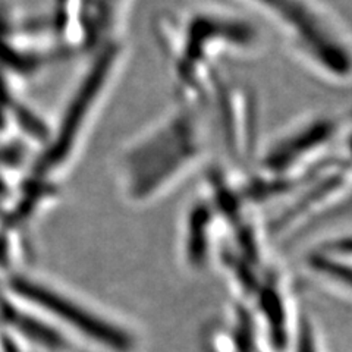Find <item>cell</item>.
I'll list each match as a JSON object with an SVG mask.
<instances>
[{"mask_svg":"<svg viewBox=\"0 0 352 352\" xmlns=\"http://www.w3.org/2000/svg\"><path fill=\"white\" fill-rule=\"evenodd\" d=\"M15 288L21 295H24L25 298L40 304L50 313L59 316L62 320L68 322L78 330H81L87 336L97 339L98 342L115 349L129 348L131 342L124 332H120L116 327L102 322L100 318L87 313L82 308H78L68 300L62 298V296L54 295V292L44 289L41 286L28 283L25 280H19L15 285Z\"/></svg>","mask_w":352,"mask_h":352,"instance_id":"277c9868","label":"cell"},{"mask_svg":"<svg viewBox=\"0 0 352 352\" xmlns=\"http://www.w3.org/2000/svg\"><path fill=\"white\" fill-rule=\"evenodd\" d=\"M106 47L88 68L80 87L71 98L59 125L58 135L38 164L40 172L58 170L68 163L88 125L91 124L97 109L100 107L120 60V47L116 43H110Z\"/></svg>","mask_w":352,"mask_h":352,"instance_id":"3957f363","label":"cell"},{"mask_svg":"<svg viewBox=\"0 0 352 352\" xmlns=\"http://www.w3.org/2000/svg\"><path fill=\"white\" fill-rule=\"evenodd\" d=\"M267 14L316 69L335 80L349 76V49L342 31L314 0H248Z\"/></svg>","mask_w":352,"mask_h":352,"instance_id":"7a4b0ae2","label":"cell"},{"mask_svg":"<svg viewBox=\"0 0 352 352\" xmlns=\"http://www.w3.org/2000/svg\"><path fill=\"white\" fill-rule=\"evenodd\" d=\"M300 352H316L311 335H310V332H308V330H304V332H302L301 344H300Z\"/></svg>","mask_w":352,"mask_h":352,"instance_id":"5b68a950","label":"cell"},{"mask_svg":"<svg viewBox=\"0 0 352 352\" xmlns=\"http://www.w3.org/2000/svg\"><path fill=\"white\" fill-rule=\"evenodd\" d=\"M188 118L176 116L126 154L124 179L132 200H147L200 156V140L192 119Z\"/></svg>","mask_w":352,"mask_h":352,"instance_id":"6da1fadb","label":"cell"}]
</instances>
